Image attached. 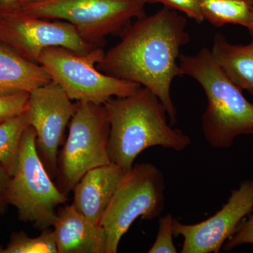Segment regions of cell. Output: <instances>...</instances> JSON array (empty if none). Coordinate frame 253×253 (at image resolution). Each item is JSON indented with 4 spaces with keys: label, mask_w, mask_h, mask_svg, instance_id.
<instances>
[{
    "label": "cell",
    "mask_w": 253,
    "mask_h": 253,
    "mask_svg": "<svg viewBox=\"0 0 253 253\" xmlns=\"http://www.w3.org/2000/svg\"><path fill=\"white\" fill-rule=\"evenodd\" d=\"M186 26V18L167 7L145 15L126 28L121 41L96 64L108 76L134 82L152 91L167 110L171 126L176 123L171 84L183 76L178 60L181 48L190 41Z\"/></svg>",
    "instance_id": "1"
},
{
    "label": "cell",
    "mask_w": 253,
    "mask_h": 253,
    "mask_svg": "<svg viewBox=\"0 0 253 253\" xmlns=\"http://www.w3.org/2000/svg\"><path fill=\"white\" fill-rule=\"evenodd\" d=\"M104 106L110 126V161L125 172L131 169L137 156L150 147L181 151L191 144L189 136L168 124L166 107L144 86L130 96L111 98Z\"/></svg>",
    "instance_id": "2"
},
{
    "label": "cell",
    "mask_w": 253,
    "mask_h": 253,
    "mask_svg": "<svg viewBox=\"0 0 253 253\" xmlns=\"http://www.w3.org/2000/svg\"><path fill=\"white\" fill-rule=\"evenodd\" d=\"M178 61L183 75L197 81L207 98L201 126L208 144L226 149L237 136L253 135V104L226 76L211 50L204 48L191 56L180 54Z\"/></svg>",
    "instance_id": "3"
},
{
    "label": "cell",
    "mask_w": 253,
    "mask_h": 253,
    "mask_svg": "<svg viewBox=\"0 0 253 253\" xmlns=\"http://www.w3.org/2000/svg\"><path fill=\"white\" fill-rule=\"evenodd\" d=\"M37 134L31 126L23 132L17 162L10 176L5 202L16 208L18 218L40 230L53 226L57 217L56 208L66 204L63 194L52 181L36 147Z\"/></svg>",
    "instance_id": "4"
},
{
    "label": "cell",
    "mask_w": 253,
    "mask_h": 253,
    "mask_svg": "<svg viewBox=\"0 0 253 253\" xmlns=\"http://www.w3.org/2000/svg\"><path fill=\"white\" fill-rule=\"evenodd\" d=\"M104 54L102 47L81 55L53 46L42 51L38 63L72 101L102 105L111 98L130 96L139 90L142 86L138 83L108 76L95 67Z\"/></svg>",
    "instance_id": "5"
},
{
    "label": "cell",
    "mask_w": 253,
    "mask_h": 253,
    "mask_svg": "<svg viewBox=\"0 0 253 253\" xmlns=\"http://www.w3.org/2000/svg\"><path fill=\"white\" fill-rule=\"evenodd\" d=\"M146 4L144 0H44L16 10L35 17L65 20L84 41L102 47L105 37L121 36L133 18L144 16Z\"/></svg>",
    "instance_id": "6"
},
{
    "label": "cell",
    "mask_w": 253,
    "mask_h": 253,
    "mask_svg": "<svg viewBox=\"0 0 253 253\" xmlns=\"http://www.w3.org/2000/svg\"><path fill=\"white\" fill-rule=\"evenodd\" d=\"M165 188L163 173L151 163L134 165L125 173L100 223L106 233V253L118 252L120 241L137 218L151 221L161 215Z\"/></svg>",
    "instance_id": "7"
},
{
    "label": "cell",
    "mask_w": 253,
    "mask_h": 253,
    "mask_svg": "<svg viewBox=\"0 0 253 253\" xmlns=\"http://www.w3.org/2000/svg\"><path fill=\"white\" fill-rule=\"evenodd\" d=\"M76 103L67 139L58 157L59 189L65 195L88 171L111 163L108 154L109 122L104 104Z\"/></svg>",
    "instance_id": "8"
},
{
    "label": "cell",
    "mask_w": 253,
    "mask_h": 253,
    "mask_svg": "<svg viewBox=\"0 0 253 253\" xmlns=\"http://www.w3.org/2000/svg\"><path fill=\"white\" fill-rule=\"evenodd\" d=\"M0 44L35 63L44 49L53 46L81 55L101 47L84 41L71 23L50 21L18 10L0 15Z\"/></svg>",
    "instance_id": "9"
},
{
    "label": "cell",
    "mask_w": 253,
    "mask_h": 253,
    "mask_svg": "<svg viewBox=\"0 0 253 253\" xmlns=\"http://www.w3.org/2000/svg\"><path fill=\"white\" fill-rule=\"evenodd\" d=\"M72 101L51 81L30 93L25 111L28 124L36 131L38 155L51 178L57 176L59 148L77 107Z\"/></svg>",
    "instance_id": "10"
},
{
    "label": "cell",
    "mask_w": 253,
    "mask_h": 253,
    "mask_svg": "<svg viewBox=\"0 0 253 253\" xmlns=\"http://www.w3.org/2000/svg\"><path fill=\"white\" fill-rule=\"evenodd\" d=\"M253 211V180L232 190L230 197L212 217L186 224L174 218V235L184 239L181 253H218L246 216Z\"/></svg>",
    "instance_id": "11"
},
{
    "label": "cell",
    "mask_w": 253,
    "mask_h": 253,
    "mask_svg": "<svg viewBox=\"0 0 253 253\" xmlns=\"http://www.w3.org/2000/svg\"><path fill=\"white\" fill-rule=\"evenodd\" d=\"M53 227L58 253H106L102 226L91 222L73 205L60 208Z\"/></svg>",
    "instance_id": "12"
},
{
    "label": "cell",
    "mask_w": 253,
    "mask_h": 253,
    "mask_svg": "<svg viewBox=\"0 0 253 253\" xmlns=\"http://www.w3.org/2000/svg\"><path fill=\"white\" fill-rule=\"evenodd\" d=\"M125 173L113 163L88 171L73 189V206L91 222L100 224Z\"/></svg>",
    "instance_id": "13"
},
{
    "label": "cell",
    "mask_w": 253,
    "mask_h": 253,
    "mask_svg": "<svg viewBox=\"0 0 253 253\" xmlns=\"http://www.w3.org/2000/svg\"><path fill=\"white\" fill-rule=\"evenodd\" d=\"M51 81V76L40 63L25 59L0 44V96L31 93Z\"/></svg>",
    "instance_id": "14"
},
{
    "label": "cell",
    "mask_w": 253,
    "mask_h": 253,
    "mask_svg": "<svg viewBox=\"0 0 253 253\" xmlns=\"http://www.w3.org/2000/svg\"><path fill=\"white\" fill-rule=\"evenodd\" d=\"M213 56L231 81L253 94V43L235 45L221 34L214 37Z\"/></svg>",
    "instance_id": "15"
},
{
    "label": "cell",
    "mask_w": 253,
    "mask_h": 253,
    "mask_svg": "<svg viewBox=\"0 0 253 253\" xmlns=\"http://www.w3.org/2000/svg\"><path fill=\"white\" fill-rule=\"evenodd\" d=\"M204 20L216 27L241 25L250 29L252 15L249 0H199Z\"/></svg>",
    "instance_id": "16"
},
{
    "label": "cell",
    "mask_w": 253,
    "mask_h": 253,
    "mask_svg": "<svg viewBox=\"0 0 253 253\" xmlns=\"http://www.w3.org/2000/svg\"><path fill=\"white\" fill-rule=\"evenodd\" d=\"M29 126L26 113L0 123V163L9 175L14 172L23 132Z\"/></svg>",
    "instance_id": "17"
},
{
    "label": "cell",
    "mask_w": 253,
    "mask_h": 253,
    "mask_svg": "<svg viewBox=\"0 0 253 253\" xmlns=\"http://www.w3.org/2000/svg\"><path fill=\"white\" fill-rule=\"evenodd\" d=\"M0 253H58L54 231L44 229L39 236L30 237L23 231L14 233Z\"/></svg>",
    "instance_id": "18"
},
{
    "label": "cell",
    "mask_w": 253,
    "mask_h": 253,
    "mask_svg": "<svg viewBox=\"0 0 253 253\" xmlns=\"http://www.w3.org/2000/svg\"><path fill=\"white\" fill-rule=\"evenodd\" d=\"M172 214H168L159 218L158 230L154 244L149 250V253H177L173 241V220Z\"/></svg>",
    "instance_id": "19"
},
{
    "label": "cell",
    "mask_w": 253,
    "mask_h": 253,
    "mask_svg": "<svg viewBox=\"0 0 253 253\" xmlns=\"http://www.w3.org/2000/svg\"><path fill=\"white\" fill-rule=\"evenodd\" d=\"M30 93L0 96V123L22 114L27 107Z\"/></svg>",
    "instance_id": "20"
},
{
    "label": "cell",
    "mask_w": 253,
    "mask_h": 253,
    "mask_svg": "<svg viewBox=\"0 0 253 253\" xmlns=\"http://www.w3.org/2000/svg\"><path fill=\"white\" fill-rule=\"evenodd\" d=\"M144 1L150 4L160 3L168 9L181 11L188 18L199 23L205 21L200 8L199 0H144Z\"/></svg>",
    "instance_id": "21"
},
{
    "label": "cell",
    "mask_w": 253,
    "mask_h": 253,
    "mask_svg": "<svg viewBox=\"0 0 253 253\" xmlns=\"http://www.w3.org/2000/svg\"><path fill=\"white\" fill-rule=\"evenodd\" d=\"M244 244L253 245V214L240 223L234 234L223 246V249L229 252Z\"/></svg>",
    "instance_id": "22"
},
{
    "label": "cell",
    "mask_w": 253,
    "mask_h": 253,
    "mask_svg": "<svg viewBox=\"0 0 253 253\" xmlns=\"http://www.w3.org/2000/svg\"><path fill=\"white\" fill-rule=\"evenodd\" d=\"M10 176L6 169L0 163V211L4 208L6 204L5 202V193L9 183Z\"/></svg>",
    "instance_id": "23"
},
{
    "label": "cell",
    "mask_w": 253,
    "mask_h": 253,
    "mask_svg": "<svg viewBox=\"0 0 253 253\" xmlns=\"http://www.w3.org/2000/svg\"><path fill=\"white\" fill-rule=\"evenodd\" d=\"M18 0H0V15L17 9Z\"/></svg>",
    "instance_id": "24"
},
{
    "label": "cell",
    "mask_w": 253,
    "mask_h": 253,
    "mask_svg": "<svg viewBox=\"0 0 253 253\" xmlns=\"http://www.w3.org/2000/svg\"><path fill=\"white\" fill-rule=\"evenodd\" d=\"M250 6H251V15H252V26L249 30L250 35H251V38H252V42L253 43V0H249Z\"/></svg>",
    "instance_id": "25"
},
{
    "label": "cell",
    "mask_w": 253,
    "mask_h": 253,
    "mask_svg": "<svg viewBox=\"0 0 253 253\" xmlns=\"http://www.w3.org/2000/svg\"><path fill=\"white\" fill-rule=\"evenodd\" d=\"M44 1V0H18L17 9L20 7V6H23V5L29 4V3L36 2V1Z\"/></svg>",
    "instance_id": "26"
},
{
    "label": "cell",
    "mask_w": 253,
    "mask_h": 253,
    "mask_svg": "<svg viewBox=\"0 0 253 253\" xmlns=\"http://www.w3.org/2000/svg\"></svg>",
    "instance_id": "27"
}]
</instances>
